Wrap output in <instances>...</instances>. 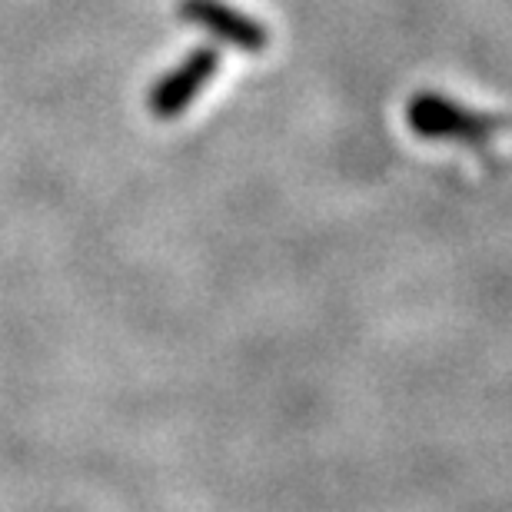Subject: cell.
Listing matches in <instances>:
<instances>
[{"mask_svg":"<svg viewBox=\"0 0 512 512\" xmlns=\"http://www.w3.org/2000/svg\"><path fill=\"white\" fill-rule=\"evenodd\" d=\"M406 120L416 137L426 140H463L469 147H486L496 137H503L506 124L489 114H473V110L453 104L436 94H416L409 100Z\"/></svg>","mask_w":512,"mask_h":512,"instance_id":"1","label":"cell"},{"mask_svg":"<svg viewBox=\"0 0 512 512\" xmlns=\"http://www.w3.org/2000/svg\"><path fill=\"white\" fill-rule=\"evenodd\" d=\"M180 17L210 30L223 44L247 50V54H260V50L270 47V30L256 24L253 17L233 10L230 4H223V0H180Z\"/></svg>","mask_w":512,"mask_h":512,"instance_id":"3","label":"cell"},{"mask_svg":"<svg viewBox=\"0 0 512 512\" xmlns=\"http://www.w3.org/2000/svg\"><path fill=\"white\" fill-rule=\"evenodd\" d=\"M220 70V50L213 47H200L183 60L180 67H173L160 84H153L147 107L157 120H173L187 110L193 100L200 97V90L217 77Z\"/></svg>","mask_w":512,"mask_h":512,"instance_id":"2","label":"cell"}]
</instances>
